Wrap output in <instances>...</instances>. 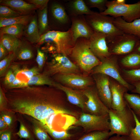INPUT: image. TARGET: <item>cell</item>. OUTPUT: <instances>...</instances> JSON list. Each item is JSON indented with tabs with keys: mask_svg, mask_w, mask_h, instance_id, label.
<instances>
[{
	"mask_svg": "<svg viewBox=\"0 0 140 140\" xmlns=\"http://www.w3.org/2000/svg\"><path fill=\"white\" fill-rule=\"evenodd\" d=\"M55 87L65 93L68 101L71 103L79 107L83 111L85 110V103L87 99H85L86 97L82 91L74 90L57 83Z\"/></svg>",
	"mask_w": 140,
	"mask_h": 140,
	"instance_id": "cell-17",
	"label": "cell"
},
{
	"mask_svg": "<svg viewBox=\"0 0 140 140\" xmlns=\"http://www.w3.org/2000/svg\"><path fill=\"white\" fill-rule=\"evenodd\" d=\"M47 7L40 10L38 15V26L40 35H42L48 28Z\"/></svg>",
	"mask_w": 140,
	"mask_h": 140,
	"instance_id": "cell-32",
	"label": "cell"
},
{
	"mask_svg": "<svg viewBox=\"0 0 140 140\" xmlns=\"http://www.w3.org/2000/svg\"><path fill=\"white\" fill-rule=\"evenodd\" d=\"M49 1L48 0H28V1L30 4L34 5L37 8L41 10L47 7Z\"/></svg>",
	"mask_w": 140,
	"mask_h": 140,
	"instance_id": "cell-43",
	"label": "cell"
},
{
	"mask_svg": "<svg viewBox=\"0 0 140 140\" xmlns=\"http://www.w3.org/2000/svg\"><path fill=\"white\" fill-rule=\"evenodd\" d=\"M108 115L110 137L115 134L128 136L131 130L135 127V121L132 110L127 104L122 111L109 109Z\"/></svg>",
	"mask_w": 140,
	"mask_h": 140,
	"instance_id": "cell-2",
	"label": "cell"
},
{
	"mask_svg": "<svg viewBox=\"0 0 140 140\" xmlns=\"http://www.w3.org/2000/svg\"><path fill=\"white\" fill-rule=\"evenodd\" d=\"M36 60L38 65V68L40 70L44 66L45 61V57L44 53L39 48L37 50Z\"/></svg>",
	"mask_w": 140,
	"mask_h": 140,
	"instance_id": "cell-41",
	"label": "cell"
},
{
	"mask_svg": "<svg viewBox=\"0 0 140 140\" xmlns=\"http://www.w3.org/2000/svg\"><path fill=\"white\" fill-rule=\"evenodd\" d=\"M106 9L100 13L114 18L122 17L128 22L140 18V1L133 4H117L114 1H108Z\"/></svg>",
	"mask_w": 140,
	"mask_h": 140,
	"instance_id": "cell-6",
	"label": "cell"
},
{
	"mask_svg": "<svg viewBox=\"0 0 140 140\" xmlns=\"http://www.w3.org/2000/svg\"><path fill=\"white\" fill-rule=\"evenodd\" d=\"M70 14L73 16L88 15L94 11L91 10L82 0H74L70 1L67 5Z\"/></svg>",
	"mask_w": 140,
	"mask_h": 140,
	"instance_id": "cell-20",
	"label": "cell"
},
{
	"mask_svg": "<svg viewBox=\"0 0 140 140\" xmlns=\"http://www.w3.org/2000/svg\"><path fill=\"white\" fill-rule=\"evenodd\" d=\"M79 72L77 66L72 62L67 56L60 54L54 57L44 74L48 76L57 74H78Z\"/></svg>",
	"mask_w": 140,
	"mask_h": 140,
	"instance_id": "cell-10",
	"label": "cell"
},
{
	"mask_svg": "<svg viewBox=\"0 0 140 140\" xmlns=\"http://www.w3.org/2000/svg\"><path fill=\"white\" fill-rule=\"evenodd\" d=\"M45 42L53 43L58 53L67 56L70 55L76 43L71 28L65 31H49L42 34L39 43Z\"/></svg>",
	"mask_w": 140,
	"mask_h": 140,
	"instance_id": "cell-5",
	"label": "cell"
},
{
	"mask_svg": "<svg viewBox=\"0 0 140 140\" xmlns=\"http://www.w3.org/2000/svg\"><path fill=\"white\" fill-rule=\"evenodd\" d=\"M8 127L7 125L2 118V117L0 116V130L3 131L6 129Z\"/></svg>",
	"mask_w": 140,
	"mask_h": 140,
	"instance_id": "cell-50",
	"label": "cell"
},
{
	"mask_svg": "<svg viewBox=\"0 0 140 140\" xmlns=\"http://www.w3.org/2000/svg\"><path fill=\"white\" fill-rule=\"evenodd\" d=\"M76 126H80L88 132L96 131L109 130L108 115L97 116L83 112L74 123Z\"/></svg>",
	"mask_w": 140,
	"mask_h": 140,
	"instance_id": "cell-9",
	"label": "cell"
},
{
	"mask_svg": "<svg viewBox=\"0 0 140 140\" xmlns=\"http://www.w3.org/2000/svg\"><path fill=\"white\" fill-rule=\"evenodd\" d=\"M0 116L5 122L8 127L11 125L12 122V118L9 114L5 113L4 111H1Z\"/></svg>",
	"mask_w": 140,
	"mask_h": 140,
	"instance_id": "cell-46",
	"label": "cell"
},
{
	"mask_svg": "<svg viewBox=\"0 0 140 140\" xmlns=\"http://www.w3.org/2000/svg\"><path fill=\"white\" fill-rule=\"evenodd\" d=\"M38 67H34L30 69H24L19 71V72L25 76L28 80L33 76L39 74Z\"/></svg>",
	"mask_w": 140,
	"mask_h": 140,
	"instance_id": "cell-40",
	"label": "cell"
},
{
	"mask_svg": "<svg viewBox=\"0 0 140 140\" xmlns=\"http://www.w3.org/2000/svg\"><path fill=\"white\" fill-rule=\"evenodd\" d=\"M16 76L11 69H9L7 73L4 81V84L8 86L10 85L15 80Z\"/></svg>",
	"mask_w": 140,
	"mask_h": 140,
	"instance_id": "cell-42",
	"label": "cell"
},
{
	"mask_svg": "<svg viewBox=\"0 0 140 140\" xmlns=\"http://www.w3.org/2000/svg\"><path fill=\"white\" fill-rule=\"evenodd\" d=\"M16 134L20 138L29 140H34L24 125L21 122H20L19 130L16 133Z\"/></svg>",
	"mask_w": 140,
	"mask_h": 140,
	"instance_id": "cell-39",
	"label": "cell"
},
{
	"mask_svg": "<svg viewBox=\"0 0 140 140\" xmlns=\"http://www.w3.org/2000/svg\"><path fill=\"white\" fill-rule=\"evenodd\" d=\"M85 19L94 32L101 33L106 36L107 43L123 33L115 25L114 18L94 11L86 15Z\"/></svg>",
	"mask_w": 140,
	"mask_h": 140,
	"instance_id": "cell-4",
	"label": "cell"
},
{
	"mask_svg": "<svg viewBox=\"0 0 140 140\" xmlns=\"http://www.w3.org/2000/svg\"><path fill=\"white\" fill-rule=\"evenodd\" d=\"M24 25L21 24H16L1 28V36L4 34H7L17 38L19 37L22 33Z\"/></svg>",
	"mask_w": 140,
	"mask_h": 140,
	"instance_id": "cell-31",
	"label": "cell"
},
{
	"mask_svg": "<svg viewBox=\"0 0 140 140\" xmlns=\"http://www.w3.org/2000/svg\"><path fill=\"white\" fill-rule=\"evenodd\" d=\"M134 88L132 92L137 93L140 95V82L133 84Z\"/></svg>",
	"mask_w": 140,
	"mask_h": 140,
	"instance_id": "cell-49",
	"label": "cell"
},
{
	"mask_svg": "<svg viewBox=\"0 0 140 140\" xmlns=\"http://www.w3.org/2000/svg\"><path fill=\"white\" fill-rule=\"evenodd\" d=\"M33 122L43 129L55 140H67L71 138L74 135L70 134L67 130L58 131L51 128L47 125L34 119Z\"/></svg>",
	"mask_w": 140,
	"mask_h": 140,
	"instance_id": "cell-21",
	"label": "cell"
},
{
	"mask_svg": "<svg viewBox=\"0 0 140 140\" xmlns=\"http://www.w3.org/2000/svg\"><path fill=\"white\" fill-rule=\"evenodd\" d=\"M133 52L140 53V40L138 41Z\"/></svg>",
	"mask_w": 140,
	"mask_h": 140,
	"instance_id": "cell-51",
	"label": "cell"
},
{
	"mask_svg": "<svg viewBox=\"0 0 140 140\" xmlns=\"http://www.w3.org/2000/svg\"><path fill=\"white\" fill-rule=\"evenodd\" d=\"M96 89L101 100L109 109H111L112 95L109 77L101 74H94Z\"/></svg>",
	"mask_w": 140,
	"mask_h": 140,
	"instance_id": "cell-14",
	"label": "cell"
},
{
	"mask_svg": "<svg viewBox=\"0 0 140 140\" xmlns=\"http://www.w3.org/2000/svg\"><path fill=\"white\" fill-rule=\"evenodd\" d=\"M110 87L112 95L111 109L117 111L123 110L127 106L124 95L128 89L116 81L110 79Z\"/></svg>",
	"mask_w": 140,
	"mask_h": 140,
	"instance_id": "cell-15",
	"label": "cell"
},
{
	"mask_svg": "<svg viewBox=\"0 0 140 140\" xmlns=\"http://www.w3.org/2000/svg\"><path fill=\"white\" fill-rule=\"evenodd\" d=\"M0 140H11L12 132L9 130L6 129L0 131Z\"/></svg>",
	"mask_w": 140,
	"mask_h": 140,
	"instance_id": "cell-45",
	"label": "cell"
},
{
	"mask_svg": "<svg viewBox=\"0 0 140 140\" xmlns=\"http://www.w3.org/2000/svg\"><path fill=\"white\" fill-rule=\"evenodd\" d=\"M22 13L16 11L8 6L0 5V18H9L21 16Z\"/></svg>",
	"mask_w": 140,
	"mask_h": 140,
	"instance_id": "cell-33",
	"label": "cell"
},
{
	"mask_svg": "<svg viewBox=\"0 0 140 140\" xmlns=\"http://www.w3.org/2000/svg\"><path fill=\"white\" fill-rule=\"evenodd\" d=\"M135 114L136 115L137 118L140 122V112L138 113Z\"/></svg>",
	"mask_w": 140,
	"mask_h": 140,
	"instance_id": "cell-53",
	"label": "cell"
},
{
	"mask_svg": "<svg viewBox=\"0 0 140 140\" xmlns=\"http://www.w3.org/2000/svg\"><path fill=\"white\" fill-rule=\"evenodd\" d=\"M108 1L107 0H87L84 1L88 7L96 8L99 10L100 13H101L106 9V4Z\"/></svg>",
	"mask_w": 140,
	"mask_h": 140,
	"instance_id": "cell-35",
	"label": "cell"
},
{
	"mask_svg": "<svg viewBox=\"0 0 140 140\" xmlns=\"http://www.w3.org/2000/svg\"><path fill=\"white\" fill-rule=\"evenodd\" d=\"M18 59L26 60L31 59L33 56L32 51L29 46L25 42L21 43L14 52Z\"/></svg>",
	"mask_w": 140,
	"mask_h": 140,
	"instance_id": "cell-29",
	"label": "cell"
},
{
	"mask_svg": "<svg viewBox=\"0 0 140 140\" xmlns=\"http://www.w3.org/2000/svg\"><path fill=\"white\" fill-rule=\"evenodd\" d=\"M110 137L109 130L96 131L88 132L77 140H108Z\"/></svg>",
	"mask_w": 140,
	"mask_h": 140,
	"instance_id": "cell-30",
	"label": "cell"
},
{
	"mask_svg": "<svg viewBox=\"0 0 140 140\" xmlns=\"http://www.w3.org/2000/svg\"><path fill=\"white\" fill-rule=\"evenodd\" d=\"M72 24L71 28L75 42L80 38L89 40L94 32L86 22L85 18L79 16L72 17Z\"/></svg>",
	"mask_w": 140,
	"mask_h": 140,
	"instance_id": "cell-16",
	"label": "cell"
},
{
	"mask_svg": "<svg viewBox=\"0 0 140 140\" xmlns=\"http://www.w3.org/2000/svg\"><path fill=\"white\" fill-rule=\"evenodd\" d=\"M124 98L127 104L135 113L140 112V95L127 92L124 94Z\"/></svg>",
	"mask_w": 140,
	"mask_h": 140,
	"instance_id": "cell-28",
	"label": "cell"
},
{
	"mask_svg": "<svg viewBox=\"0 0 140 140\" xmlns=\"http://www.w3.org/2000/svg\"><path fill=\"white\" fill-rule=\"evenodd\" d=\"M56 82L45 74H38L30 79L25 84V87L32 85L41 86L46 85L55 87Z\"/></svg>",
	"mask_w": 140,
	"mask_h": 140,
	"instance_id": "cell-26",
	"label": "cell"
},
{
	"mask_svg": "<svg viewBox=\"0 0 140 140\" xmlns=\"http://www.w3.org/2000/svg\"><path fill=\"white\" fill-rule=\"evenodd\" d=\"M70 55L86 72L90 71L101 63L91 51L88 40L84 38H80L77 40Z\"/></svg>",
	"mask_w": 140,
	"mask_h": 140,
	"instance_id": "cell-3",
	"label": "cell"
},
{
	"mask_svg": "<svg viewBox=\"0 0 140 140\" xmlns=\"http://www.w3.org/2000/svg\"><path fill=\"white\" fill-rule=\"evenodd\" d=\"M30 18L29 15L20 16L9 18H0V27H3L9 25L21 24L24 25L28 23Z\"/></svg>",
	"mask_w": 140,
	"mask_h": 140,
	"instance_id": "cell-27",
	"label": "cell"
},
{
	"mask_svg": "<svg viewBox=\"0 0 140 140\" xmlns=\"http://www.w3.org/2000/svg\"><path fill=\"white\" fill-rule=\"evenodd\" d=\"M139 40L136 36L123 33L115 37L108 43L111 55L122 56L133 52Z\"/></svg>",
	"mask_w": 140,
	"mask_h": 140,
	"instance_id": "cell-8",
	"label": "cell"
},
{
	"mask_svg": "<svg viewBox=\"0 0 140 140\" xmlns=\"http://www.w3.org/2000/svg\"><path fill=\"white\" fill-rule=\"evenodd\" d=\"M4 95L10 110L29 115L46 125L59 114L77 116L63 105L59 93L53 88L28 86L11 89Z\"/></svg>",
	"mask_w": 140,
	"mask_h": 140,
	"instance_id": "cell-1",
	"label": "cell"
},
{
	"mask_svg": "<svg viewBox=\"0 0 140 140\" xmlns=\"http://www.w3.org/2000/svg\"><path fill=\"white\" fill-rule=\"evenodd\" d=\"M125 75L132 84L140 82V68L123 69Z\"/></svg>",
	"mask_w": 140,
	"mask_h": 140,
	"instance_id": "cell-34",
	"label": "cell"
},
{
	"mask_svg": "<svg viewBox=\"0 0 140 140\" xmlns=\"http://www.w3.org/2000/svg\"><path fill=\"white\" fill-rule=\"evenodd\" d=\"M55 78L61 83L74 89L83 90L93 83V80L90 78L77 74H58Z\"/></svg>",
	"mask_w": 140,
	"mask_h": 140,
	"instance_id": "cell-12",
	"label": "cell"
},
{
	"mask_svg": "<svg viewBox=\"0 0 140 140\" xmlns=\"http://www.w3.org/2000/svg\"><path fill=\"white\" fill-rule=\"evenodd\" d=\"M88 40L91 51L101 61L111 55L109 51L106 36L105 34L94 32Z\"/></svg>",
	"mask_w": 140,
	"mask_h": 140,
	"instance_id": "cell-13",
	"label": "cell"
},
{
	"mask_svg": "<svg viewBox=\"0 0 140 140\" xmlns=\"http://www.w3.org/2000/svg\"><path fill=\"white\" fill-rule=\"evenodd\" d=\"M26 34L27 39L31 43L39 42L40 36L36 16H34L31 19L27 27Z\"/></svg>",
	"mask_w": 140,
	"mask_h": 140,
	"instance_id": "cell-22",
	"label": "cell"
},
{
	"mask_svg": "<svg viewBox=\"0 0 140 140\" xmlns=\"http://www.w3.org/2000/svg\"><path fill=\"white\" fill-rule=\"evenodd\" d=\"M7 103L2 88H0V108L1 111H4L7 108Z\"/></svg>",
	"mask_w": 140,
	"mask_h": 140,
	"instance_id": "cell-44",
	"label": "cell"
},
{
	"mask_svg": "<svg viewBox=\"0 0 140 140\" xmlns=\"http://www.w3.org/2000/svg\"><path fill=\"white\" fill-rule=\"evenodd\" d=\"M115 25L123 33L132 35L140 40V18L128 22L122 17L114 18Z\"/></svg>",
	"mask_w": 140,
	"mask_h": 140,
	"instance_id": "cell-18",
	"label": "cell"
},
{
	"mask_svg": "<svg viewBox=\"0 0 140 140\" xmlns=\"http://www.w3.org/2000/svg\"><path fill=\"white\" fill-rule=\"evenodd\" d=\"M86 98L85 110L89 114L97 116L108 115V109L101 100L96 89L89 87L82 91Z\"/></svg>",
	"mask_w": 140,
	"mask_h": 140,
	"instance_id": "cell-11",
	"label": "cell"
},
{
	"mask_svg": "<svg viewBox=\"0 0 140 140\" xmlns=\"http://www.w3.org/2000/svg\"><path fill=\"white\" fill-rule=\"evenodd\" d=\"M51 11L54 18L62 24L68 23L69 18L64 6L57 3H53L52 5Z\"/></svg>",
	"mask_w": 140,
	"mask_h": 140,
	"instance_id": "cell-23",
	"label": "cell"
},
{
	"mask_svg": "<svg viewBox=\"0 0 140 140\" xmlns=\"http://www.w3.org/2000/svg\"><path fill=\"white\" fill-rule=\"evenodd\" d=\"M1 36L0 43L9 52L14 53L21 43L18 38L10 35L4 34Z\"/></svg>",
	"mask_w": 140,
	"mask_h": 140,
	"instance_id": "cell-25",
	"label": "cell"
},
{
	"mask_svg": "<svg viewBox=\"0 0 140 140\" xmlns=\"http://www.w3.org/2000/svg\"><path fill=\"white\" fill-rule=\"evenodd\" d=\"M0 4L22 13L30 12L37 8L34 5L21 0H1Z\"/></svg>",
	"mask_w": 140,
	"mask_h": 140,
	"instance_id": "cell-19",
	"label": "cell"
},
{
	"mask_svg": "<svg viewBox=\"0 0 140 140\" xmlns=\"http://www.w3.org/2000/svg\"><path fill=\"white\" fill-rule=\"evenodd\" d=\"M136 125L135 127L131 130L128 136L129 140H140V122L138 120L136 115L132 110Z\"/></svg>",
	"mask_w": 140,
	"mask_h": 140,
	"instance_id": "cell-36",
	"label": "cell"
},
{
	"mask_svg": "<svg viewBox=\"0 0 140 140\" xmlns=\"http://www.w3.org/2000/svg\"><path fill=\"white\" fill-rule=\"evenodd\" d=\"M7 50L2 44L0 43V59L2 60L6 56Z\"/></svg>",
	"mask_w": 140,
	"mask_h": 140,
	"instance_id": "cell-47",
	"label": "cell"
},
{
	"mask_svg": "<svg viewBox=\"0 0 140 140\" xmlns=\"http://www.w3.org/2000/svg\"><path fill=\"white\" fill-rule=\"evenodd\" d=\"M121 63L130 69L140 68V53L132 52L121 56Z\"/></svg>",
	"mask_w": 140,
	"mask_h": 140,
	"instance_id": "cell-24",
	"label": "cell"
},
{
	"mask_svg": "<svg viewBox=\"0 0 140 140\" xmlns=\"http://www.w3.org/2000/svg\"><path fill=\"white\" fill-rule=\"evenodd\" d=\"M15 56L14 52H12L6 55L0 62V75H3L9 67V65Z\"/></svg>",
	"mask_w": 140,
	"mask_h": 140,
	"instance_id": "cell-38",
	"label": "cell"
},
{
	"mask_svg": "<svg viewBox=\"0 0 140 140\" xmlns=\"http://www.w3.org/2000/svg\"><path fill=\"white\" fill-rule=\"evenodd\" d=\"M108 140H129L128 136L116 135L110 137Z\"/></svg>",
	"mask_w": 140,
	"mask_h": 140,
	"instance_id": "cell-48",
	"label": "cell"
},
{
	"mask_svg": "<svg viewBox=\"0 0 140 140\" xmlns=\"http://www.w3.org/2000/svg\"><path fill=\"white\" fill-rule=\"evenodd\" d=\"M114 2L117 4H123L125 3L126 1L125 0H114Z\"/></svg>",
	"mask_w": 140,
	"mask_h": 140,
	"instance_id": "cell-52",
	"label": "cell"
},
{
	"mask_svg": "<svg viewBox=\"0 0 140 140\" xmlns=\"http://www.w3.org/2000/svg\"><path fill=\"white\" fill-rule=\"evenodd\" d=\"M118 56L111 55L101 61V63L94 68L93 74H101L114 79L115 80L127 88L132 90L134 86L128 83L121 75L117 64Z\"/></svg>",
	"mask_w": 140,
	"mask_h": 140,
	"instance_id": "cell-7",
	"label": "cell"
},
{
	"mask_svg": "<svg viewBox=\"0 0 140 140\" xmlns=\"http://www.w3.org/2000/svg\"></svg>",
	"mask_w": 140,
	"mask_h": 140,
	"instance_id": "cell-54",
	"label": "cell"
},
{
	"mask_svg": "<svg viewBox=\"0 0 140 140\" xmlns=\"http://www.w3.org/2000/svg\"><path fill=\"white\" fill-rule=\"evenodd\" d=\"M33 123V132L38 140H52L46 131L36 123Z\"/></svg>",
	"mask_w": 140,
	"mask_h": 140,
	"instance_id": "cell-37",
	"label": "cell"
}]
</instances>
